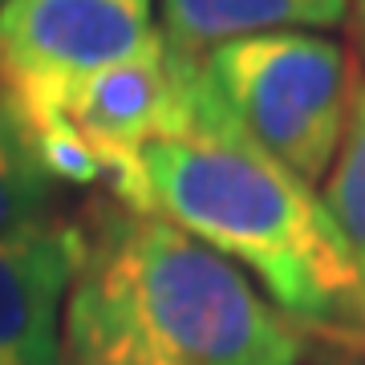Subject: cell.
I'll list each match as a JSON object with an SVG mask.
<instances>
[{
    "label": "cell",
    "instance_id": "cell-7",
    "mask_svg": "<svg viewBox=\"0 0 365 365\" xmlns=\"http://www.w3.org/2000/svg\"><path fill=\"white\" fill-rule=\"evenodd\" d=\"M353 0H158L163 41L182 53L220 49L260 33H309L349 21Z\"/></svg>",
    "mask_w": 365,
    "mask_h": 365
},
{
    "label": "cell",
    "instance_id": "cell-12",
    "mask_svg": "<svg viewBox=\"0 0 365 365\" xmlns=\"http://www.w3.org/2000/svg\"><path fill=\"white\" fill-rule=\"evenodd\" d=\"M0 9H4V0H0Z\"/></svg>",
    "mask_w": 365,
    "mask_h": 365
},
{
    "label": "cell",
    "instance_id": "cell-2",
    "mask_svg": "<svg viewBox=\"0 0 365 365\" xmlns=\"http://www.w3.org/2000/svg\"><path fill=\"white\" fill-rule=\"evenodd\" d=\"M297 329L175 223L122 203L81 227L57 365H300Z\"/></svg>",
    "mask_w": 365,
    "mask_h": 365
},
{
    "label": "cell",
    "instance_id": "cell-6",
    "mask_svg": "<svg viewBox=\"0 0 365 365\" xmlns=\"http://www.w3.org/2000/svg\"><path fill=\"white\" fill-rule=\"evenodd\" d=\"M81 223L49 220L0 240V365H57Z\"/></svg>",
    "mask_w": 365,
    "mask_h": 365
},
{
    "label": "cell",
    "instance_id": "cell-8",
    "mask_svg": "<svg viewBox=\"0 0 365 365\" xmlns=\"http://www.w3.org/2000/svg\"><path fill=\"white\" fill-rule=\"evenodd\" d=\"M57 191L61 182L41 163L16 93L0 86V240L49 223Z\"/></svg>",
    "mask_w": 365,
    "mask_h": 365
},
{
    "label": "cell",
    "instance_id": "cell-4",
    "mask_svg": "<svg viewBox=\"0 0 365 365\" xmlns=\"http://www.w3.org/2000/svg\"><path fill=\"white\" fill-rule=\"evenodd\" d=\"M195 90L199 57L163 41V49L150 57H134L122 66L86 73L78 81L13 93L29 110H45V114L61 118L93 150L114 203L130 207L143 150L187 126Z\"/></svg>",
    "mask_w": 365,
    "mask_h": 365
},
{
    "label": "cell",
    "instance_id": "cell-3",
    "mask_svg": "<svg viewBox=\"0 0 365 365\" xmlns=\"http://www.w3.org/2000/svg\"><path fill=\"white\" fill-rule=\"evenodd\" d=\"M215 98L252 143L309 187L345 138L353 102L349 53L321 33H260L203 53Z\"/></svg>",
    "mask_w": 365,
    "mask_h": 365
},
{
    "label": "cell",
    "instance_id": "cell-10",
    "mask_svg": "<svg viewBox=\"0 0 365 365\" xmlns=\"http://www.w3.org/2000/svg\"><path fill=\"white\" fill-rule=\"evenodd\" d=\"M349 21H353L357 49H361V57H365V0H353V4H349Z\"/></svg>",
    "mask_w": 365,
    "mask_h": 365
},
{
    "label": "cell",
    "instance_id": "cell-1",
    "mask_svg": "<svg viewBox=\"0 0 365 365\" xmlns=\"http://www.w3.org/2000/svg\"><path fill=\"white\" fill-rule=\"evenodd\" d=\"M130 211L175 223L232 260L297 329L365 353V276L325 199L235 126L203 57L187 126L138 158Z\"/></svg>",
    "mask_w": 365,
    "mask_h": 365
},
{
    "label": "cell",
    "instance_id": "cell-11",
    "mask_svg": "<svg viewBox=\"0 0 365 365\" xmlns=\"http://www.w3.org/2000/svg\"><path fill=\"white\" fill-rule=\"evenodd\" d=\"M345 365H365V357H357V361H345Z\"/></svg>",
    "mask_w": 365,
    "mask_h": 365
},
{
    "label": "cell",
    "instance_id": "cell-5",
    "mask_svg": "<svg viewBox=\"0 0 365 365\" xmlns=\"http://www.w3.org/2000/svg\"><path fill=\"white\" fill-rule=\"evenodd\" d=\"M158 0H4L0 86L41 90L163 49Z\"/></svg>",
    "mask_w": 365,
    "mask_h": 365
},
{
    "label": "cell",
    "instance_id": "cell-9",
    "mask_svg": "<svg viewBox=\"0 0 365 365\" xmlns=\"http://www.w3.org/2000/svg\"><path fill=\"white\" fill-rule=\"evenodd\" d=\"M321 199H325L345 248L353 252V260L365 276V73L353 81L345 138H341V150L325 175Z\"/></svg>",
    "mask_w": 365,
    "mask_h": 365
}]
</instances>
